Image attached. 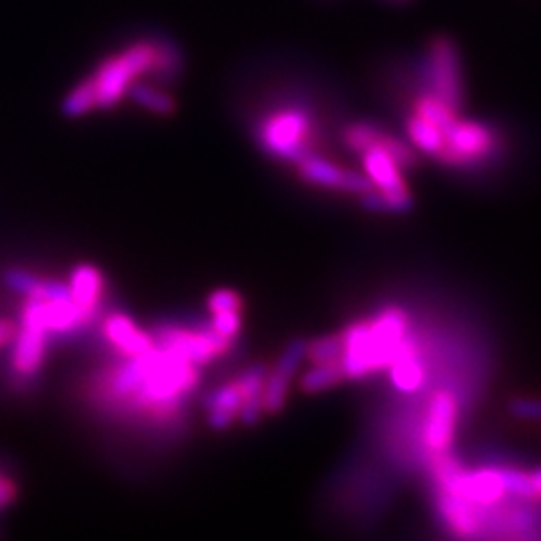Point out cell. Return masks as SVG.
Returning a JSON list of instances; mask_svg holds the SVG:
<instances>
[{"label":"cell","instance_id":"obj_7","mask_svg":"<svg viewBox=\"0 0 541 541\" xmlns=\"http://www.w3.org/2000/svg\"><path fill=\"white\" fill-rule=\"evenodd\" d=\"M445 147L437 159L455 167L477 165L493 151V131L475 121H455L445 133Z\"/></svg>","mask_w":541,"mask_h":541},{"label":"cell","instance_id":"obj_28","mask_svg":"<svg viewBox=\"0 0 541 541\" xmlns=\"http://www.w3.org/2000/svg\"><path fill=\"white\" fill-rule=\"evenodd\" d=\"M41 279H43V277L31 273V271H25V269H11V271L7 273V277H5L7 285H9L13 291L21 293L23 297H29V295L37 289V285L41 283Z\"/></svg>","mask_w":541,"mask_h":541},{"label":"cell","instance_id":"obj_16","mask_svg":"<svg viewBox=\"0 0 541 541\" xmlns=\"http://www.w3.org/2000/svg\"><path fill=\"white\" fill-rule=\"evenodd\" d=\"M69 289L75 303L93 319L105 299V275L91 263L77 265L69 279Z\"/></svg>","mask_w":541,"mask_h":541},{"label":"cell","instance_id":"obj_1","mask_svg":"<svg viewBox=\"0 0 541 541\" xmlns=\"http://www.w3.org/2000/svg\"><path fill=\"white\" fill-rule=\"evenodd\" d=\"M201 381V367L159 343L103 371L93 389L101 407L167 423L179 415Z\"/></svg>","mask_w":541,"mask_h":541},{"label":"cell","instance_id":"obj_29","mask_svg":"<svg viewBox=\"0 0 541 541\" xmlns=\"http://www.w3.org/2000/svg\"><path fill=\"white\" fill-rule=\"evenodd\" d=\"M209 313H219V311H231V309H243V299L237 291L233 289H217L209 295L207 301Z\"/></svg>","mask_w":541,"mask_h":541},{"label":"cell","instance_id":"obj_24","mask_svg":"<svg viewBox=\"0 0 541 541\" xmlns=\"http://www.w3.org/2000/svg\"><path fill=\"white\" fill-rule=\"evenodd\" d=\"M343 355V339L341 335H325L319 339H313L305 347V361L311 365L317 363H341Z\"/></svg>","mask_w":541,"mask_h":541},{"label":"cell","instance_id":"obj_23","mask_svg":"<svg viewBox=\"0 0 541 541\" xmlns=\"http://www.w3.org/2000/svg\"><path fill=\"white\" fill-rule=\"evenodd\" d=\"M415 113L423 119H427L429 123L437 125L443 133L457 121L455 119V109H451L447 103H443L439 97H435L433 93L431 95H425L417 101V107H415Z\"/></svg>","mask_w":541,"mask_h":541},{"label":"cell","instance_id":"obj_8","mask_svg":"<svg viewBox=\"0 0 541 541\" xmlns=\"http://www.w3.org/2000/svg\"><path fill=\"white\" fill-rule=\"evenodd\" d=\"M429 83L431 93L447 103L451 109L461 107L463 85H461V63L455 45L439 37L433 41L429 51Z\"/></svg>","mask_w":541,"mask_h":541},{"label":"cell","instance_id":"obj_33","mask_svg":"<svg viewBox=\"0 0 541 541\" xmlns=\"http://www.w3.org/2000/svg\"><path fill=\"white\" fill-rule=\"evenodd\" d=\"M17 327L19 325H15L11 319H0V347L13 343L17 335Z\"/></svg>","mask_w":541,"mask_h":541},{"label":"cell","instance_id":"obj_3","mask_svg":"<svg viewBox=\"0 0 541 541\" xmlns=\"http://www.w3.org/2000/svg\"><path fill=\"white\" fill-rule=\"evenodd\" d=\"M157 43H139L107 59L91 77L97 109H113L143 75H155Z\"/></svg>","mask_w":541,"mask_h":541},{"label":"cell","instance_id":"obj_20","mask_svg":"<svg viewBox=\"0 0 541 541\" xmlns=\"http://www.w3.org/2000/svg\"><path fill=\"white\" fill-rule=\"evenodd\" d=\"M407 133H409L411 143L417 149H421L423 153H429V155H435V157L441 155V151L445 147V135L437 125H433L427 119L415 115L407 123Z\"/></svg>","mask_w":541,"mask_h":541},{"label":"cell","instance_id":"obj_9","mask_svg":"<svg viewBox=\"0 0 541 541\" xmlns=\"http://www.w3.org/2000/svg\"><path fill=\"white\" fill-rule=\"evenodd\" d=\"M295 165H297L299 177L313 187L333 189V191H343V193H353V195H365L367 191L375 189L367 175L347 171L313 153H307Z\"/></svg>","mask_w":541,"mask_h":541},{"label":"cell","instance_id":"obj_19","mask_svg":"<svg viewBox=\"0 0 541 541\" xmlns=\"http://www.w3.org/2000/svg\"><path fill=\"white\" fill-rule=\"evenodd\" d=\"M345 371L341 367V363H317L311 365L301 377H299V387L303 393H321L327 391L335 385H339L341 381H345Z\"/></svg>","mask_w":541,"mask_h":541},{"label":"cell","instance_id":"obj_2","mask_svg":"<svg viewBox=\"0 0 541 541\" xmlns=\"http://www.w3.org/2000/svg\"><path fill=\"white\" fill-rule=\"evenodd\" d=\"M409 319L397 307L385 309L373 321H357L343 333L341 367L347 379H363L383 367H391L397 359Z\"/></svg>","mask_w":541,"mask_h":541},{"label":"cell","instance_id":"obj_14","mask_svg":"<svg viewBox=\"0 0 541 541\" xmlns=\"http://www.w3.org/2000/svg\"><path fill=\"white\" fill-rule=\"evenodd\" d=\"M103 335L123 357L143 355L157 345L155 333L141 329L127 313H109L103 321Z\"/></svg>","mask_w":541,"mask_h":541},{"label":"cell","instance_id":"obj_17","mask_svg":"<svg viewBox=\"0 0 541 541\" xmlns=\"http://www.w3.org/2000/svg\"><path fill=\"white\" fill-rule=\"evenodd\" d=\"M473 505L475 503L447 491L437 499V509L443 521L461 537H475L479 531V513Z\"/></svg>","mask_w":541,"mask_h":541},{"label":"cell","instance_id":"obj_11","mask_svg":"<svg viewBox=\"0 0 541 541\" xmlns=\"http://www.w3.org/2000/svg\"><path fill=\"white\" fill-rule=\"evenodd\" d=\"M443 487L447 493L463 497L475 505H491L499 501L505 493L501 469H479V471L459 469L443 483Z\"/></svg>","mask_w":541,"mask_h":541},{"label":"cell","instance_id":"obj_4","mask_svg":"<svg viewBox=\"0 0 541 541\" xmlns=\"http://www.w3.org/2000/svg\"><path fill=\"white\" fill-rule=\"evenodd\" d=\"M257 137L271 157L297 163L307 153H311L309 147L313 137V125L305 111L283 109L269 115L261 123Z\"/></svg>","mask_w":541,"mask_h":541},{"label":"cell","instance_id":"obj_25","mask_svg":"<svg viewBox=\"0 0 541 541\" xmlns=\"http://www.w3.org/2000/svg\"><path fill=\"white\" fill-rule=\"evenodd\" d=\"M381 131L373 125H367V123H355V125H349L345 129V143L351 151L355 153H363L365 149H369L371 145L377 143Z\"/></svg>","mask_w":541,"mask_h":541},{"label":"cell","instance_id":"obj_32","mask_svg":"<svg viewBox=\"0 0 541 541\" xmlns=\"http://www.w3.org/2000/svg\"><path fill=\"white\" fill-rule=\"evenodd\" d=\"M15 493H17L15 483L9 477L0 475V509L7 507L15 499Z\"/></svg>","mask_w":541,"mask_h":541},{"label":"cell","instance_id":"obj_15","mask_svg":"<svg viewBox=\"0 0 541 541\" xmlns=\"http://www.w3.org/2000/svg\"><path fill=\"white\" fill-rule=\"evenodd\" d=\"M243 401H245L243 389H241L237 379L215 387L205 397V411H207L209 425L213 429H217V431L229 429L233 423L239 421Z\"/></svg>","mask_w":541,"mask_h":541},{"label":"cell","instance_id":"obj_27","mask_svg":"<svg viewBox=\"0 0 541 541\" xmlns=\"http://www.w3.org/2000/svg\"><path fill=\"white\" fill-rule=\"evenodd\" d=\"M501 475H503L505 491H509L513 495H519V497H525V499L535 497L529 473L519 471V469H501Z\"/></svg>","mask_w":541,"mask_h":541},{"label":"cell","instance_id":"obj_30","mask_svg":"<svg viewBox=\"0 0 541 541\" xmlns=\"http://www.w3.org/2000/svg\"><path fill=\"white\" fill-rule=\"evenodd\" d=\"M509 413L523 421H539L541 419V401L537 399H513L509 403Z\"/></svg>","mask_w":541,"mask_h":541},{"label":"cell","instance_id":"obj_21","mask_svg":"<svg viewBox=\"0 0 541 541\" xmlns=\"http://www.w3.org/2000/svg\"><path fill=\"white\" fill-rule=\"evenodd\" d=\"M129 97L137 105H141L143 109H147V111H151V113H155L159 117H169V115H173L177 111V101L171 95H167V93H163V91H159V89H155L151 85L135 83L131 87V91H129Z\"/></svg>","mask_w":541,"mask_h":541},{"label":"cell","instance_id":"obj_26","mask_svg":"<svg viewBox=\"0 0 541 541\" xmlns=\"http://www.w3.org/2000/svg\"><path fill=\"white\" fill-rule=\"evenodd\" d=\"M241 325H243V309L211 313V327L229 341L237 339V335L241 333Z\"/></svg>","mask_w":541,"mask_h":541},{"label":"cell","instance_id":"obj_13","mask_svg":"<svg viewBox=\"0 0 541 541\" xmlns=\"http://www.w3.org/2000/svg\"><path fill=\"white\" fill-rule=\"evenodd\" d=\"M457 399L451 391H439L429 403L425 423V443L435 453H445L455 437L457 425Z\"/></svg>","mask_w":541,"mask_h":541},{"label":"cell","instance_id":"obj_34","mask_svg":"<svg viewBox=\"0 0 541 541\" xmlns=\"http://www.w3.org/2000/svg\"><path fill=\"white\" fill-rule=\"evenodd\" d=\"M529 477H531L535 497H541V469H535L533 473H529Z\"/></svg>","mask_w":541,"mask_h":541},{"label":"cell","instance_id":"obj_31","mask_svg":"<svg viewBox=\"0 0 541 541\" xmlns=\"http://www.w3.org/2000/svg\"><path fill=\"white\" fill-rule=\"evenodd\" d=\"M509 525L519 531V533H529V529H533L537 525V517L531 513V511H525V509H517L513 511L509 517H507Z\"/></svg>","mask_w":541,"mask_h":541},{"label":"cell","instance_id":"obj_10","mask_svg":"<svg viewBox=\"0 0 541 541\" xmlns=\"http://www.w3.org/2000/svg\"><path fill=\"white\" fill-rule=\"evenodd\" d=\"M305 347L307 343L301 339H295L287 345V349L281 353L273 369H269L265 387H263V411L265 415H277L283 411L289 385L293 377L297 375L301 363L305 361Z\"/></svg>","mask_w":541,"mask_h":541},{"label":"cell","instance_id":"obj_5","mask_svg":"<svg viewBox=\"0 0 541 541\" xmlns=\"http://www.w3.org/2000/svg\"><path fill=\"white\" fill-rule=\"evenodd\" d=\"M153 333L161 347L177 353L179 357L199 367L217 361L233 347V341L219 335L211 325L187 327V325L165 323V325H159Z\"/></svg>","mask_w":541,"mask_h":541},{"label":"cell","instance_id":"obj_18","mask_svg":"<svg viewBox=\"0 0 541 541\" xmlns=\"http://www.w3.org/2000/svg\"><path fill=\"white\" fill-rule=\"evenodd\" d=\"M391 379H393L395 387L405 393L417 391L423 385V379H425L423 365L417 359L411 341H407V339H405L397 359L391 363Z\"/></svg>","mask_w":541,"mask_h":541},{"label":"cell","instance_id":"obj_22","mask_svg":"<svg viewBox=\"0 0 541 541\" xmlns=\"http://www.w3.org/2000/svg\"><path fill=\"white\" fill-rule=\"evenodd\" d=\"M97 109V95L91 79L77 85L61 103V113L69 119H79Z\"/></svg>","mask_w":541,"mask_h":541},{"label":"cell","instance_id":"obj_12","mask_svg":"<svg viewBox=\"0 0 541 541\" xmlns=\"http://www.w3.org/2000/svg\"><path fill=\"white\" fill-rule=\"evenodd\" d=\"M49 337L51 333L37 323H19L13 339V367L21 377L31 379L43 369Z\"/></svg>","mask_w":541,"mask_h":541},{"label":"cell","instance_id":"obj_6","mask_svg":"<svg viewBox=\"0 0 541 541\" xmlns=\"http://www.w3.org/2000/svg\"><path fill=\"white\" fill-rule=\"evenodd\" d=\"M381 137V135H379ZM365 175L371 179L373 187L383 195L387 213H407L413 207V197L401 177L399 163L391 153L379 143L371 145L361 153Z\"/></svg>","mask_w":541,"mask_h":541}]
</instances>
